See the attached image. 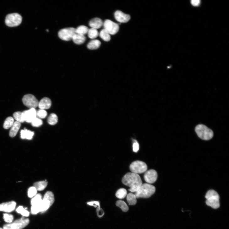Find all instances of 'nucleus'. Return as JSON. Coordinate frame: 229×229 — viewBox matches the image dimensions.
I'll return each mask as SVG.
<instances>
[{"mask_svg":"<svg viewBox=\"0 0 229 229\" xmlns=\"http://www.w3.org/2000/svg\"><path fill=\"white\" fill-rule=\"evenodd\" d=\"M122 182L123 184L130 188L129 190L136 192L143 184L141 177L138 174L129 173L123 177Z\"/></svg>","mask_w":229,"mask_h":229,"instance_id":"f257e3e1","label":"nucleus"},{"mask_svg":"<svg viewBox=\"0 0 229 229\" xmlns=\"http://www.w3.org/2000/svg\"><path fill=\"white\" fill-rule=\"evenodd\" d=\"M155 187L148 183L142 184L136 193L135 195L136 198H147L150 197L155 192Z\"/></svg>","mask_w":229,"mask_h":229,"instance_id":"f03ea898","label":"nucleus"},{"mask_svg":"<svg viewBox=\"0 0 229 229\" xmlns=\"http://www.w3.org/2000/svg\"><path fill=\"white\" fill-rule=\"evenodd\" d=\"M205 197L206 203L208 205L215 209L220 207V196L216 191L213 190L209 191Z\"/></svg>","mask_w":229,"mask_h":229,"instance_id":"7ed1b4c3","label":"nucleus"},{"mask_svg":"<svg viewBox=\"0 0 229 229\" xmlns=\"http://www.w3.org/2000/svg\"><path fill=\"white\" fill-rule=\"evenodd\" d=\"M195 131L200 138L204 140L211 139L214 135L213 131L207 127L202 124L197 125Z\"/></svg>","mask_w":229,"mask_h":229,"instance_id":"20e7f679","label":"nucleus"},{"mask_svg":"<svg viewBox=\"0 0 229 229\" xmlns=\"http://www.w3.org/2000/svg\"><path fill=\"white\" fill-rule=\"evenodd\" d=\"M54 201L55 198L53 193L50 191L46 193L40 205V212L43 213L46 211L53 205Z\"/></svg>","mask_w":229,"mask_h":229,"instance_id":"39448f33","label":"nucleus"},{"mask_svg":"<svg viewBox=\"0 0 229 229\" xmlns=\"http://www.w3.org/2000/svg\"><path fill=\"white\" fill-rule=\"evenodd\" d=\"M21 16L17 13H13L8 14L6 17L5 23L9 27H15L19 25L22 22Z\"/></svg>","mask_w":229,"mask_h":229,"instance_id":"423d86ee","label":"nucleus"},{"mask_svg":"<svg viewBox=\"0 0 229 229\" xmlns=\"http://www.w3.org/2000/svg\"><path fill=\"white\" fill-rule=\"evenodd\" d=\"M130 168L132 173L137 174L145 173L147 169V166L146 163L138 160L132 162L130 164Z\"/></svg>","mask_w":229,"mask_h":229,"instance_id":"0eeeda50","label":"nucleus"},{"mask_svg":"<svg viewBox=\"0 0 229 229\" xmlns=\"http://www.w3.org/2000/svg\"><path fill=\"white\" fill-rule=\"evenodd\" d=\"M76 34V29L73 28H65L61 30L58 35L61 40L65 41H70Z\"/></svg>","mask_w":229,"mask_h":229,"instance_id":"6e6552de","label":"nucleus"},{"mask_svg":"<svg viewBox=\"0 0 229 229\" xmlns=\"http://www.w3.org/2000/svg\"><path fill=\"white\" fill-rule=\"evenodd\" d=\"M103 26L104 29L110 35L116 34L119 30L120 27L119 25L109 19H106L104 21Z\"/></svg>","mask_w":229,"mask_h":229,"instance_id":"1a4fd4ad","label":"nucleus"},{"mask_svg":"<svg viewBox=\"0 0 229 229\" xmlns=\"http://www.w3.org/2000/svg\"><path fill=\"white\" fill-rule=\"evenodd\" d=\"M22 100L24 105L30 109H35L38 106L39 102L35 97L32 94L25 95Z\"/></svg>","mask_w":229,"mask_h":229,"instance_id":"9d476101","label":"nucleus"},{"mask_svg":"<svg viewBox=\"0 0 229 229\" xmlns=\"http://www.w3.org/2000/svg\"><path fill=\"white\" fill-rule=\"evenodd\" d=\"M37 111L35 109L31 108L22 112V115L24 122L31 123L32 121L37 117Z\"/></svg>","mask_w":229,"mask_h":229,"instance_id":"9b49d317","label":"nucleus"},{"mask_svg":"<svg viewBox=\"0 0 229 229\" xmlns=\"http://www.w3.org/2000/svg\"><path fill=\"white\" fill-rule=\"evenodd\" d=\"M29 222V219L22 217L11 223L12 227L13 229H22L28 226Z\"/></svg>","mask_w":229,"mask_h":229,"instance_id":"f8f14e48","label":"nucleus"},{"mask_svg":"<svg viewBox=\"0 0 229 229\" xmlns=\"http://www.w3.org/2000/svg\"><path fill=\"white\" fill-rule=\"evenodd\" d=\"M16 202L12 201L0 204V211L10 213L13 211L16 208Z\"/></svg>","mask_w":229,"mask_h":229,"instance_id":"ddd939ff","label":"nucleus"},{"mask_svg":"<svg viewBox=\"0 0 229 229\" xmlns=\"http://www.w3.org/2000/svg\"><path fill=\"white\" fill-rule=\"evenodd\" d=\"M157 172L153 169L150 170L145 172L144 178L145 181L149 184H152L157 180Z\"/></svg>","mask_w":229,"mask_h":229,"instance_id":"4468645a","label":"nucleus"},{"mask_svg":"<svg viewBox=\"0 0 229 229\" xmlns=\"http://www.w3.org/2000/svg\"><path fill=\"white\" fill-rule=\"evenodd\" d=\"M115 19L120 23H126L130 19V16L120 11H117L114 13Z\"/></svg>","mask_w":229,"mask_h":229,"instance_id":"2eb2a0df","label":"nucleus"},{"mask_svg":"<svg viewBox=\"0 0 229 229\" xmlns=\"http://www.w3.org/2000/svg\"><path fill=\"white\" fill-rule=\"evenodd\" d=\"M51 104V101L50 99L44 98L39 102L38 107L40 109L45 110L50 108Z\"/></svg>","mask_w":229,"mask_h":229,"instance_id":"dca6fc26","label":"nucleus"},{"mask_svg":"<svg viewBox=\"0 0 229 229\" xmlns=\"http://www.w3.org/2000/svg\"><path fill=\"white\" fill-rule=\"evenodd\" d=\"M103 23L101 19L96 18L91 20L89 22V25L91 28L97 29L103 25Z\"/></svg>","mask_w":229,"mask_h":229,"instance_id":"f3484780","label":"nucleus"},{"mask_svg":"<svg viewBox=\"0 0 229 229\" xmlns=\"http://www.w3.org/2000/svg\"><path fill=\"white\" fill-rule=\"evenodd\" d=\"M34 135V132L33 131L28 130L26 129L22 130L20 132V137L22 139H26L28 140H31Z\"/></svg>","mask_w":229,"mask_h":229,"instance_id":"a211bd4d","label":"nucleus"},{"mask_svg":"<svg viewBox=\"0 0 229 229\" xmlns=\"http://www.w3.org/2000/svg\"><path fill=\"white\" fill-rule=\"evenodd\" d=\"M101 45V42L99 40H94L90 41L87 44V47L88 49L95 50L99 48Z\"/></svg>","mask_w":229,"mask_h":229,"instance_id":"6ab92c4d","label":"nucleus"},{"mask_svg":"<svg viewBox=\"0 0 229 229\" xmlns=\"http://www.w3.org/2000/svg\"><path fill=\"white\" fill-rule=\"evenodd\" d=\"M21 126V123L15 121L14 122L13 125L11 127L9 132V136L12 137H13L17 135Z\"/></svg>","mask_w":229,"mask_h":229,"instance_id":"aec40b11","label":"nucleus"},{"mask_svg":"<svg viewBox=\"0 0 229 229\" xmlns=\"http://www.w3.org/2000/svg\"><path fill=\"white\" fill-rule=\"evenodd\" d=\"M48 185V182L46 181H42L36 182L34 184L37 191H41L44 190Z\"/></svg>","mask_w":229,"mask_h":229,"instance_id":"412c9836","label":"nucleus"},{"mask_svg":"<svg viewBox=\"0 0 229 229\" xmlns=\"http://www.w3.org/2000/svg\"><path fill=\"white\" fill-rule=\"evenodd\" d=\"M72 40L75 44L81 45L85 41L86 38L84 35L76 34L73 37Z\"/></svg>","mask_w":229,"mask_h":229,"instance_id":"4be33fe9","label":"nucleus"},{"mask_svg":"<svg viewBox=\"0 0 229 229\" xmlns=\"http://www.w3.org/2000/svg\"><path fill=\"white\" fill-rule=\"evenodd\" d=\"M87 34L89 38L93 39L97 38L99 35L97 29L92 28L88 29Z\"/></svg>","mask_w":229,"mask_h":229,"instance_id":"5701e85b","label":"nucleus"},{"mask_svg":"<svg viewBox=\"0 0 229 229\" xmlns=\"http://www.w3.org/2000/svg\"><path fill=\"white\" fill-rule=\"evenodd\" d=\"M16 211L23 216L28 217L30 215L29 212L27 210V209L24 208L21 205L19 206L16 209Z\"/></svg>","mask_w":229,"mask_h":229,"instance_id":"b1692460","label":"nucleus"},{"mask_svg":"<svg viewBox=\"0 0 229 229\" xmlns=\"http://www.w3.org/2000/svg\"><path fill=\"white\" fill-rule=\"evenodd\" d=\"M116 205L124 212H126L129 210V207L126 203L122 200H119L116 203Z\"/></svg>","mask_w":229,"mask_h":229,"instance_id":"393cba45","label":"nucleus"},{"mask_svg":"<svg viewBox=\"0 0 229 229\" xmlns=\"http://www.w3.org/2000/svg\"><path fill=\"white\" fill-rule=\"evenodd\" d=\"M127 196V200L129 205H134L136 204V198L135 194L130 193Z\"/></svg>","mask_w":229,"mask_h":229,"instance_id":"a878e982","label":"nucleus"},{"mask_svg":"<svg viewBox=\"0 0 229 229\" xmlns=\"http://www.w3.org/2000/svg\"><path fill=\"white\" fill-rule=\"evenodd\" d=\"M99 35L101 38L105 41H109L110 40V35L104 29L100 31Z\"/></svg>","mask_w":229,"mask_h":229,"instance_id":"bb28decb","label":"nucleus"},{"mask_svg":"<svg viewBox=\"0 0 229 229\" xmlns=\"http://www.w3.org/2000/svg\"><path fill=\"white\" fill-rule=\"evenodd\" d=\"M88 29L87 27L85 26H79L76 29V34L84 35L87 34Z\"/></svg>","mask_w":229,"mask_h":229,"instance_id":"cd10ccee","label":"nucleus"},{"mask_svg":"<svg viewBox=\"0 0 229 229\" xmlns=\"http://www.w3.org/2000/svg\"><path fill=\"white\" fill-rule=\"evenodd\" d=\"M14 123V119L12 117H9L6 120L4 125L3 127L6 129L11 128Z\"/></svg>","mask_w":229,"mask_h":229,"instance_id":"c85d7f7f","label":"nucleus"},{"mask_svg":"<svg viewBox=\"0 0 229 229\" xmlns=\"http://www.w3.org/2000/svg\"><path fill=\"white\" fill-rule=\"evenodd\" d=\"M42 195L40 194H36L31 200V204L32 205H40L42 200Z\"/></svg>","mask_w":229,"mask_h":229,"instance_id":"c756f323","label":"nucleus"},{"mask_svg":"<svg viewBox=\"0 0 229 229\" xmlns=\"http://www.w3.org/2000/svg\"><path fill=\"white\" fill-rule=\"evenodd\" d=\"M58 117L56 114L54 113L51 114L48 119V123L51 125H54L57 123Z\"/></svg>","mask_w":229,"mask_h":229,"instance_id":"7c9ffc66","label":"nucleus"},{"mask_svg":"<svg viewBox=\"0 0 229 229\" xmlns=\"http://www.w3.org/2000/svg\"><path fill=\"white\" fill-rule=\"evenodd\" d=\"M127 195V190L123 188L118 190L116 194V196L117 198L120 199H124Z\"/></svg>","mask_w":229,"mask_h":229,"instance_id":"2f4dec72","label":"nucleus"},{"mask_svg":"<svg viewBox=\"0 0 229 229\" xmlns=\"http://www.w3.org/2000/svg\"><path fill=\"white\" fill-rule=\"evenodd\" d=\"M22 112L17 111L14 113L13 114L14 119L16 120V121L20 123L24 122L22 117Z\"/></svg>","mask_w":229,"mask_h":229,"instance_id":"473e14b6","label":"nucleus"},{"mask_svg":"<svg viewBox=\"0 0 229 229\" xmlns=\"http://www.w3.org/2000/svg\"><path fill=\"white\" fill-rule=\"evenodd\" d=\"M37 117L40 119L45 118L47 116V113L45 110L40 109L37 111Z\"/></svg>","mask_w":229,"mask_h":229,"instance_id":"72a5a7b5","label":"nucleus"},{"mask_svg":"<svg viewBox=\"0 0 229 229\" xmlns=\"http://www.w3.org/2000/svg\"><path fill=\"white\" fill-rule=\"evenodd\" d=\"M3 219L4 221L7 223H11L13 222V216L11 214L7 213L3 214Z\"/></svg>","mask_w":229,"mask_h":229,"instance_id":"f704fd0d","label":"nucleus"},{"mask_svg":"<svg viewBox=\"0 0 229 229\" xmlns=\"http://www.w3.org/2000/svg\"><path fill=\"white\" fill-rule=\"evenodd\" d=\"M37 190L34 187H30L28 189V194L30 198H32L35 196L37 193Z\"/></svg>","mask_w":229,"mask_h":229,"instance_id":"c9c22d12","label":"nucleus"},{"mask_svg":"<svg viewBox=\"0 0 229 229\" xmlns=\"http://www.w3.org/2000/svg\"><path fill=\"white\" fill-rule=\"evenodd\" d=\"M31 123L34 127H39L42 125L43 121L40 119L36 117L32 121Z\"/></svg>","mask_w":229,"mask_h":229,"instance_id":"e433bc0d","label":"nucleus"},{"mask_svg":"<svg viewBox=\"0 0 229 229\" xmlns=\"http://www.w3.org/2000/svg\"><path fill=\"white\" fill-rule=\"evenodd\" d=\"M40 205H32L31 208V213L32 214L36 215L40 212Z\"/></svg>","mask_w":229,"mask_h":229,"instance_id":"4c0bfd02","label":"nucleus"},{"mask_svg":"<svg viewBox=\"0 0 229 229\" xmlns=\"http://www.w3.org/2000/svg\"><path fill=\"white\" fill-rule=\"evenodd\" d=\"M134 143L133 145V151L137 152L139 150V145L138 142L136 140H133Z\"/></svg>","mask_w":229,"mask_h":229,"instance_id":"58836bf2","label":"nucleus"},{"mask_svg":"<svg viewBox=\"0 0 229 229\" xmlns=\"http://www.w3.org/2000/svg\"><path fill=\"white\" fill-rule=\"evenodd\" d=\"M191 3L194 6H197L200 5V1L199 0H192Z\"/></svg>","mask_w":229,"mask_h":229,"instance_id":"ea45409f","label":"nucleus"},{"mask_svg":"<svg viewBox=\"0 0 229 229\" xmlns=\"http://www.w3.org/2000/svg\"><path fill=\"white\" fill-rule=\"evenodd\" d=\"M3 229H13L12 227L11 223H8L5 225L3 227Z\"/></svg>","mask_w":229,"mask_h":229,"instance_id":"a19ab883","label":"nucleus"},{"mask_svg":"<svg viewBox=\"0 0 229 229\" xmlns=\"http://www.w3.org/2000/svg\"><path fill=\"white\" fill-rule=\"evenodd\" d=\"M0 229H3V228H2L1 227H0Z\"/></svg>","mask_w":229,"mask_h":229,"instance_id":"79ce46f5","label":"nucleus"}]
</instances>
